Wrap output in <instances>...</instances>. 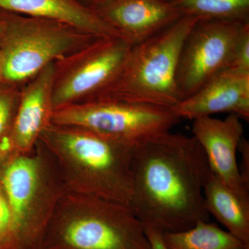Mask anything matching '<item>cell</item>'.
<instances>
[{
  "label": "cell",
  "mask_w": 249,
  "mask_h": 249,
  "mask_svg": "<svg viewBox=\"0 0 249 249\" xmlns=\"http://www.w3.org/2000/svg\"><path fill=\"white\" fill-rule=\"evenodd\" d=\"M211 172L193 136L168 131L141 139L132 153L131 209L145 229L161 233L209 221L204 188Z\"/></svg>",
  "instance_id": "6da1fadb"
},
{
  "label": "cell",
  "mask_w": 249,
  "mask_h": 249,
  "mask_svg": "<svg viewBox=\"0 0 249 249\" xmlns=\"http://www.w3.org/2000/svg\"><path fill=\"white\" fill-rule=\"evenodd\" d=\"M40 142L53 157L67 192L130 208L134 144L74 126L51 124Z\"/></svg>",
  "instance_id": "7a4b0ae2"
},
{
  "label": "cell",
  "mask_w": 249,
  "mask_h": 249,
  "mask_svg": "<svg viewBox=\"0 0 249 249\" xmlns=\"http://www.w3.org/2000/svg\"><path fill=\"white\" fill-rule=\"evenodd\" d=\"M0 185L11 217L6 249H40L55 208L67 192L53 157L40 141L30 152H13L0 175Z\"/></svg>",
  "instance_id": "3957f363"
},
{
  "label": "cell",
  "mask_w": 249,
  "mask_h": 249,
  "mask_svg": "<svg viewBox=\"0 0 249 249\" xmlns=\"http://www.w3.org/2000/svg\"><path fill=\"white\" fill-rule=\"evenodd\" d=\"M40 249H151L145 229L128 206L67 192Z\"/></svg>",
  "instance_id": "277c9868"
},
{
  "label": "cell",
  "mask_w": 249,
  "mask_h": 249,
  "mask_svg": "<svg viewBox=\"0 0 249 249\" xmlns=\"http://www.w3.org/2000/svg\"><path fill=\"white\" fill-rule=\"evenodd\" d=\"M199 19L183 16L150 38L132 45L116 79L96 98L174 109L181 101L176 83L180 52Z\"/></svg>",
  "instance_id": "5b68a950"
},
{
  "label": "cell",
  "mask_w": 249,
  "mask_h": 249,
  "mask_svg": "<svg viewBox=\"0 0 249 249\" xmlns=\"http://www.w3.org/2000/svg\"><path fill=\"white\" fill-rule=\"evenodd\" d=\"M0 18L5 24L1 83L7 84L24 85L46 67L98 39L45 18L4 11Z\"/></svg>",
  "instance_id": "8992f818"
},
{
  "label": "cell",
  "mask_w": 249,
  "mask_h": 249,
  "mask_svg": "<svg viewBox=\"0 0 249 249\" xmlns=\"http://www.w3.org/2000/svg\"><path fill=\"white\" fill-rule=\"evenodd\" d=\"M180 121L170 108L96 98L54 111L52 123L89 129L114 140L134 144L141 139L171 131Z\"/></svg>",
  "instance_id": "52a82bcc"
},
{
  "label": "cell",
  "mask_w": 249,
  "mask_h": 249,
  "mask_svg": "<svg viewBox=\"0 0 249 249\" xmlns=\"http://www.w3.org/2000/svg\"><path fill=\"white\" fill-rule=\"evenodd\" d=\"M132 46L122 37L98 38L55 62L54 110L99 96L116 79Z\"/></svg>",
  "instance_id": "ba28073f"
},
{
  "label": "cell",
  "mask_w": 249,
  "mask_h": 249,
  "mask_svg": "<svg viewBox=\"0 0 249 249\" xmlns=\"http://www.w3.org/2000/svg\"><path fill=\"white\" fill-rule=\"evenodd\" d=\"M249 22L199 19L183 42L176 73L181 101L229 67L236 42Z\"/></svg>",
  "instance_id": "9c48e42d"
},
{
  "label": "cell",
  "mask_w": 249,
  "mask_h": 249,
  "mask_svg": "<svg viewBox=\"0 0 249 249\" xmlns=\"http://www.w3.org/2000/svg\"><path fill=\"white\" fill-rule=\"evenodd\" d=\"M192 134L201 147L210 169L237 194L249 199V186L241 176L237 152L244 137L242 119L230 114L225 119L204 116L193 120Z\"/></svg>",
  "instance_id": "30bf717a"
},
{
  "label": "cell",
  "mask_w": 249,
  "mask_h": 249,
  "mask_svg": "<svg viewBox=\"0 0 249 249\" xmlns=\"http://www.w3.org/2000/svg\"><path fill=\"white\" fill-rule=\"evenodd\" d=\"M91 8L132 45L150 38L183 16L165 0H108Z\"/></svg>",
  "instance_id": "8fae6325"
},
{
  "label": "cell",
  "mask_w": 249,
  "mask_h": 249,
  "mask_svg": "<svg viewBox=\"0 0 249 249\" xmlns=\"http://www.w3.org/2000/svg\"><path fill=\"white\" fill-rule=\"evenodd\" d=\"M55 62L46 67L21 88L17 113L9 136L11 150L27 153L36 146L52 124L54 110Z\"/></svg>",
  "instance_id": "7c38bea8"
},
{
  "label": "cell",
  "mask_w": 249,
  "mask_h": 249,
  "mask_svg": "<svg viewBox=\"0 0 249 249\" xmlns=\"http://www.w3.org/2000/svg\"><path fill=\"white\" fill-rule=\"evenodd\" d=\"M173 109L181 119L229 113L249 121V73L225 69Z\"/></svg>",
  "instance_id": "4fadbf2b"
},
{
  "label": "cell",
  "mask_w": 249,
  "mask_h": 249,
  "mask_svg": "<svg viewBox=\"0 0 249 249\" xmlns=\"http://www.w3.org/2000/svg\"><path fill=\"white\" fill-rule=\"evenodd\" d=\"M0 10L63 23L98 38L122 37L79 0H0Z\"/></svg>",
  "instance_id": "5bb4252c"
},
{
  "label": "cell",
  "mask_w": 249,
  "mask_h": 249,
  "mask_svg": "<svg viewBox=\"0 0 249 249\" xmlns=\"http://www.w3.org/2000/svg\"><path fill=\"white\" fill-rule=\"evenodd\" d=\"M204 196L210 215L249 246V199L237 194L212 172L205 183Z\"/></svg>",
  "instance_id": "9a60e30c"
},
{
  "label": "cell",
  "mask_w": 249,
  "mask_h": 249,
  "mask_svg": "<svg viewBox=\"0 0 249 249\" xmlns=\"http://www.w3.org/2000/svg\"><path fill=\"white\" fill-rule=\"evenodd\" d=\"M167 249H247L249 246L214 223L200 221L186 230L162 233Z\"/></svg>",
  "instance_id": "2e32d148"
},
{
  "label": "cell",
  "mask_w": 249,
  "mask_h": 249,
  "mask_svg": "<svg viewBox=\"0 0 249 249\" xmlns=\"http://www.w3.org/2000/svg\"><path fill=\"white\" fill-rule=\"evenodd\" d=\"M182 16L249 22V0H173Z\"/></svg>",
  "instance_id": "e0dca14e"
},
{
  "label": "cell",
  "mask_w": 249,
  "mask_h": 249,
  "mask_svg": "<svg viewBox=\"0 0 249 249\" xmlns=\"http://www.w3.org/2000/svg\"><path fill=\"white\" fill-rule=\"evenodd\" d=\"M20 91L19 85L0 84V142L9 138L17 113Z\"/></svg>",
  "instance_id": "ac0fdd59"
},
{
  "label": "cell",
  "mask_w": 249,
  "mask_h": 249,
  "mask_svg": "<svg viewBox=\"0 0 249 249\" xmlns=\"http://www.w3.org/2000/svg\"><path fill=\"white\" fill-rule=\"evenodd\" d=\"M227 69L249 73V22L245 24L237 39Z\"/></svg>",
  "instance_id": "d6986e66"
},
{
  "label": "cell",
  "mask_w": 249,
  "mask_h": 249,
  "mask_svg": "<svg viewBox=\"0 0 249 249\" xmlns=\"http://www.w3.org/2000/svg\"><path fill=\"white\" fill-rule=\"evenodd\" d=\"M11 217L9 204L0 185V249H6L11 233Z\"/></svg>",
  "instance_id": "ffe728a7"
},
{
  "label": "cell",
  "mask_w": 249,
  "mask_h": 249,
  "mask_svg": "<svg viewBox=\"0 0 249 249\" xmlns=\"http://www.w3.org/2000/svg\"><path fill=\"white\" fill-rule=\"evenodd\" d=\"M238 151L242 155L241 164L239 165L241 176L249 186V142L244 137L241 139Z\"/></svg>",
  "instance_id": "44dd1931"
},
{
  "label": "cell",
  "mask_w": 249,
  "mask_h": 249,
  "mask_svg": "<svg viewBox=\"0 0 249 249\" xmlns=\"http://www.w3.org/2000/svg\"><path fill=\"white\" fill-rule=\"evenodd\" d=\"M145 233L150 243V249H167L162 239L161 232L152 228H145Z\"/></svg>",
  "instance_id": "7402d4cb"
},
{
  "label": "cell",
  "mask_w": 249,
  "mask_h": 249,
  "mask_svg": "<svg viewBox=\"0 0 249 249\" xmlns=\"http://www.w3.org/2000/svg\"><path fill=\"white\" fill-rule=\"evenodd\" d=\"M12 153L9 139H5L0 142V175H1L5 163Z\"/></svg>",
  "instance_id": "603a6c76"
},
{
  "label": "cell",
  "mask_w": 249,
  "mask_h": 249,
  "mask_svg": "<svg viewBox=\"0 0 249 249\" xmlns=\"http://www.w3.org/2000/svg\"><path fill=\"white\" fill-rule=\"evenodd\" d=\"M79 1L87 5V6H89V7H93V6L101 4V3L108 1V0H79Z\"/></svg>",
  "instance_id": "cb8c5ba5"
},
{
  "label": "cell",
  "mask_w": 249,
  "mask_h": 249,
  "mask_svg": "<svg viewBox=\"0 0 249 249\" xmlns=\"http://www.w3.org/2000/svg\"><path fill=\"white\" fill-rule=\"evenodd\" d=\"M5 29V24L4 20L0 18V43H1V39L4 35Z\"/></svg>",
  "instance_id": "d4e9b609"
},
{
  "label": "cell",
  "mask_w": 249,
  "mask_h": 249,
  "mask_svg": "<svg viewBox=\"0 0 249 249\" xmlns=\"http://www.w3.org/2000/svg\"><path fill=\"white\" fill-rule=\"evenodd\" d=\"M2 67H3V58L1 52H0V84L2 82Z\"/></svg>",
  "instance_id": "484cf974"
},
{
  "label": "cell",
  "mask_w": 249,
  "mask_h": 249,
  "mask_svg": "<svg viewBox=\"0 0 249 249\" xmlns=\"http://www.w3.org/2000/svg\"><path fill=\"white\" fill-rule=\"evenodd\" d=\"M165 1H173V0H165Z\"/></svg>",
  "instance_id": "4316f807"
},
{
  "label": "cell",
  "mask_w": 249,
  "mask_h": 249,
  "mask_svg": "<svg viewBox=\"0 0 249 249\" xmlns=\"http://www.w3.org/2000/svg\"><path fill=\"white\" fill-rule=\"evenodd\" d=\"M247 249H249V247H248V248H247Z\"/></svg>",
  "instance_id": "83f0119b"
},
{
  "label": "cell",
  "mask_w": 249,
  "mask_h": 249,
  "mask_svg": "<svg viewBox=\"0 0 249 249\" xmlns=\"http://www.w3.org/2000/svg\"></svg>",
  "instance_id": "f1b7e54d"
}]
</instances>
